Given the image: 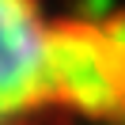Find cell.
<instances>
[{"label": "cell", "instance_id": "obj_1", "mask_svg": "<svg viewBox=\"0 0 125 125\" xmlns=\"http://www.w3.org/2000/svg\"><path fill=\"white\" fill-rule=\"evenodd\" d=\"M64 114L125 125V19L0 0V125H57Z\"/></svg>", "mask_w": 125, "mask_h": 125}]
</instances>
